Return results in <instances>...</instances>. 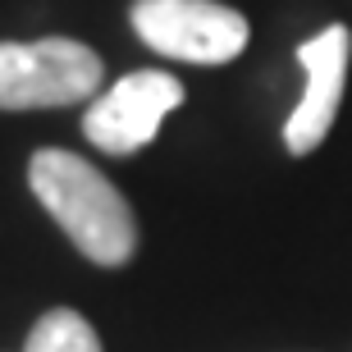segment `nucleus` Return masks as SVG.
Instances as JSON below:
<instances>
[{"label":"nucleus","instance_id":"7ed1b4c3","mask_svg":"<svg viewBox=\"0 0 352 352\" xmlns=\"http://www.w3.org/2000/svg\"><path fill=\"white\" fill-rule=\"evenodd\" d=\"M133 32L183 65H229L248 46V19L220 0H138Z\"/></svg>","mask_w":352,"mask_h":352},{"label":"nucleus","instance_id":"f03ea898","mask_svg":"<svg viewBox=\"0 0 352 352\" xmlns=\"http://www.w3.org/2000/svg\"><path fill=\"white\" fill-rule=\"evenodd\" d=\"M101 87V55L74 37L0 41V110L78 105Z\"/></svg>","mask_w":352,"mask_h":352},{"label":"nucleus","instance_id":"20e7f679","mask_svg":"<svg viewBox=\"0 0 352 352\" xmlns=\"http://www.w3.org/2000/svg\"><path fill=\"white\" fill-rule=\"evenodd\" d=\"M179 105H183V82L174 74L133 69L87 105L82 133L91 146H101L110 156H133L156 138L170 110H179Z\"/></svg>","mask_w":352,"mask_h":352},{"label":"nucleus","instance_id":"f257e3e1","mask_svg":"<svg viewBox=\"0 0 352 352\" xmlns=\"http://www.w3.org/2000/svg\"><path fill=\"white\" fill-rule=\"evenodd\" d=\"M28 183L46 215L69 234V243L96 265H124L138 248L133 206L91 160L46 146L28 165Z\"/></svg>","mask_w":352,"mask_h":352},{"label":"nucleus","instance_id":"423d86ee","mask_svg":"<svg viewBox=\"0 0 352 352\" xmlns=\"http://www.w3.org/2000/svg\"><path fill=\"white\" fill-rule=\"evenodd\" d=\"M23 352H101V339L78 311L60 307V311H46L32 325Z\"/></svg>","mask_w":352,"mask_h":352},{"label":"nucleus","instance_id":"39448f33","mask_svg":"<svg viewBox=\"0 0 352 352\" xmlns=\"http://www.w3.org/2000/svg\"><path fill=\"white\" fill-rule=\"evenodd\" d=\"M348 55H352V32L343 23H329L320 37L298 46V65L307 69V87H302L298 110L284 124V146L293 156H307L325 142L334 129L343 87H348Z\"/></svg>","mask_w":352,"mask_h":352}]
</instances>
